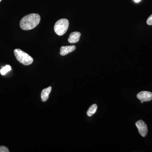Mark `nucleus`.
Masks as SVG:
<instances>
[{"label":"nucleus","mask_w":152,"mask_h":152,"mask_svg":"<svg viewBox=\"0 0 152 152\" xmlns=\"http://www.w3.org/2000/svg\"><path fill=\"white\" fill-rule=\"evenodd\" d=\"M69 26V20L66 19H61L57 21L54 26L55 32L58 35L65 34L67 31Z\"/></svg>","instance_id":"obj_3"},{"label":"nucleus","mask_w":152,"mask_h":152,"mask_svg":"<svg viewBox=\"0 0 152 152\" xmlns=\"http://www.w3.org/2000/svg\"><path fill=\"white\" fill-rule=\"evenodd\" d=\"M147 23L149 26H152V14L148 18L147 20Z\"/></svg>","instance_id":"obj_12"},{"label":"nucleus","mask_w":152,"mask_h":152,"mask_svg":"<svg viewBox=\"0 0 152 152\" xmlns=\"http://www.w3.org/2000/svg\"><path fill=\"white\" fill-rule=\"evenodd\" d=\"M137 98L143 102H149L152 100V93L151 92L142 91L137 94Z\"/></svg>","instance_id":"obj_5"},{"label":"nucleus","mask_w":152,"mask_h":152,"mask_svg":"<svg viewBox=\"0 0 152 152\" xmlns=\"http://www.w3.org/2000/svg\"><path fill=\"white\" fill-rule=\"evenodd\" d=\"M136 126L138 130L139 133L142 137L147 135L148 132V127L146 124L142 120H139L136 123Z\"/></svg>","instance_id":"obj_4"},{"label":"nucleus","mask_w":152,"mask_h":152,"mask_svg":"<svg viewBox=\"0 0 152 152\" xmlns=\"http://www.w3.org/2000/svg\"><path fill=\"white\" fill-rule=\"evenodd\" d=\"M14 54L17 60L25 66H28L32 64L34 59L32 57L20 49L14 50Z\"/></svg>","instance_id":"obj_2"},{"label":"nucleus","mask_w":152,"mask_h":152,"mask_svg":"<svg viewBox=\"0 0 152 152\" xmlns=\"http://www.w3.org/2000/svg\"><path fill=\"white\" fill-rule=\"evenodd\" d=\"M40 20V16L39 14H29L21 19L20 27L22 29L26 31L33 29L39 25Z\"/></svg>","instance_id":"obj_1"},{"label":"nucleus","mask_w":152,"mask_h":152,"mask_svg":"<svg viewBox=\"0 0 152 152\" xmlns=\"http://www.w3.org/2000/svg\"><path fill=\"white\" fill-rule=\"evenodd\" d=\"M10 151L7 147L5 146H0V152H9Z\"/></svg>","instance_id":"obj_11"},{"label":"nucleus","mask_w":152,"mask_h":152,"mask_svg":"<svg viewBox=\"0 0 152 152\" xmlns=\"http://www.w3.org/2000/svg\"><path fill=\"white\" fill-rule=\"evenodd\" d=\"M134 1L136 3H138L141 0H134Z\"/></svg>","instance_id":"obj_13"},{"label":"nucleus","mask_w":152,"mask_h":152,"mask_svg":"<svg viewBox=\"0 0 152 152\" xmlns=\"http://www.w3.org/2000/svg\"><path fill=\"white\" fill-rule=\"evenodd\" d=\"M81 33L79 32H74L71 33L68 39V42L71 44L78 42L80 39Z\"/></svg>","instance_id":"obj_7"},{"label":"nucleus","mask_w":152,"mask_h":152,"mask_svg":"<svg viewBox=\"0 0 152 152\" xmlns=\"http://www.w3.org/2000/svg\"><path fill=\"white\" fill-rule=\"evenodd\" d=\"M2 0H0V2H1V1Z\"/></svg>","instance_id":"obj_15"},{"label":"nucleus","mask_w":152,"mask_h":152,"mask_svg":"<svg viewBox=\"0 0 152 152\" xmlns=\"http://www.w3.org/2000/svg\"><path fill=\"white\" fill-rule=\"evenodd\" d=\"M11 70V67L10 65H6L4 67L1 69L0 70V73L1 75H5L8 72H10Z\"/></svg>","instance_id":"obj_10"},{"label":"nucleus","mask_w":152,"mask_h":152,"mask_svg":"<svg viewBox=\"0 0 152 152\" xmlns=\"http://www.w3.org/2000/svg\"><path fill=\"white\" fill-rule=\"evenodd\" d=\"M76 48L75 46L71 45L68 46H62L60 48L59 53L61 56H65L68 54L69 53H72L75 50Z\"/></svg>","instance_id":"obj_6"},{"label":"nucleus","mask_w":152,"mask_h":152,"mask_svg":"<svg viewBox=\"0 0 152 152\" xmlns=\"http://www.w3.org/2000/svg\"><path fill=\"white\" fill-rule=\"evenodd\" d=\"M51 87L50 86L44 89L41 93V97L42 102H45L48 100L49 94L51 91Z\"/></svg>","instance_id":"obj_8"},{"label":"nucleus","mask_w":152,"mask_h":152,"mask_svg":"<svg viewBox=\"0 0 152 152\" xmlns=\"http://www.w3.org/2000/svg\"><path fill=\"white\" fill-rule=\"evenodd\" d=\"M97 107V106L96 104H93V105L91 106L87 112V114L88 116H92L96 112Z\"/></svg>","instance_id":"obj_9"},{"label":"nucleus","mask_w":152,"mask_h":152,"mask_svg":"<svg viewBox=\"0 0 152 152\" xmlns=\"http://www.w3.org/2000/svg\"><path fill=\"white\" fill-rule=\"evenodd\" d=\"M143 103V101H141V103L142 104Z\"/></svg>","instance_id":"obj_14"}]
</instances>
